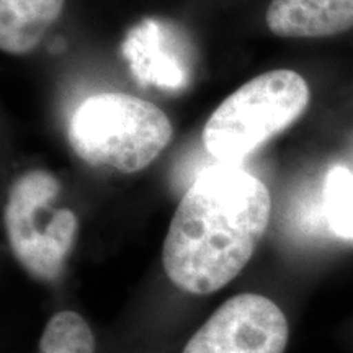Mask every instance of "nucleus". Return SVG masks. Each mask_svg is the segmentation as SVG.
<instances>
[{"instance_id": "6", "label": "nucleus", "mask_w": 353, "mask_h": 353, "mask_svg": "<svg viewBox=\"0 0 353 353\" xmlns=\"http://www.w3.org/2000/svg\"><path fill=\"white\" fill-rule=\"evenodd\" d=\"M268 30L281 38H329L353 28V0H272Z\"/></svg>"}, {"instance_id": "3", "label": "nucleus", "mask_w": 353, "mask_h": 353, "mask_svg": "<svg viewBox=\"0 0 353 353\" xmlns=\"http://www.w3.org/2000/svg\"><path fill=\"white\" fill-rule=\"evenodd\" d=\"M311 88L290 69L250 79L211 113L203 128V145L219 164L239 165L260 145L293 125L306 112Z\"/></svg>"}, {"instance_id": "5", "label": "nucleus", "mask_w": 353, "mask_h": 353, "mask_svg": "<svg viewBox=\"0 0 353 353\" xmlns=\"http://www.w3.org/2000/svg\"><path fill=\"white\" fill-rule=\"evenodd\" d=\"M290 324L270 298L242 293L229 298L190 337L182 353H285Z\"/></svg>"}, {"instance_id": "8", "label": "nucleus", "mask_w": 353, "mask_h": 353, "mask_svg": "<svg viewBox=\"0 0 353 353\" xmlns=\"http://www.w3.org/2000/svg\"><path fill=\"white\" fill-rule=\"evenodd\" d=\"M324 213L335 236L353 241V172L332 167L324 182Z\"/></svg>"}, {"instance_id": "7", "label": "nucleus", "mask_w": 353, "mask_h": 353, "mask_svg": "<svg viewBox=\"0 0 353 353\" xmlns=\"http://www.w3.org/2000/svg\"><path fill=\"white\" fill-rule=\"evenodd\" d=\"M64 7L65 0H0V50L12 56L33 52Z\"/></svg>"}, {"instance_id": "1", "label": "nucleus", "mask_w": 353, "mask_h": 353, "mask_svg": "<svg viewBox=\"0 0 353 353\" xmlns=\"http://www.w3.org/2000/svg\"><path fill=\"white\" fill-rule=\"evenodd\" d=\"M270 214L267 185L242 167L201 172L176 206L162 247L169 280L192 294L224 288L250 262Z\"/></svg>"}, {"instance_id": "4", "label": "nucleus", "mask_w": 353, "mask_h": 353, "mask_svg": "<svg viewBox=\"0 0 353 353\" xmlns=\"http://www.w3.org/2000/svg\"><path fill=\"white\" fill-rule=\"evenodd\" d=\"M61 183L48 170H28L8 190L6 229L17 262L39 281H54L63 273L79 236L77 214L54 208Z\"/></svg>"}, {"instance_id": "2", "label": "nucleus", "mask_w": 353, "mask_h": 353, "mask_svg": "<svg viewBox=\"0 0 353 353\" xmlns=\"http://www.w3.org/2000/svg\"><path fill=\"white\" fill-rule=\"evenodd\" d=\"M169 117L139 97L107 92L88 97L72 113L68 139L88 165L134 174L151 165L169 145Z\"/></svg>"}, {"instance_id": "9", "label": "nucleus", "mask_w": 353, "mask_h": 353, "mask_svg": "<svg viewBox=\"0 0 353 353\" xmlns=\"http://www.w3.org/2000/svg\"><path fill=\"white\" fill-rule=\"evenodd\" d=\"M39 353H57V352H50V350H39Z\"/></svg>"}]
</instances>
